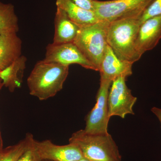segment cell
Returning <instances> with one entry per match:
<instances>
[{"instance_id": "cell-1", "label": "cell", "mask_w": 161, "mask_h": 161, "mask_svg": "<svg viewBox=\"0 0 161 161\" xmlns=\"http://www.w3.org/2000/svg\"><path fill=\"white\" fill-rule=\"evenodd\" d=\"M69 70L67 65L38 61L27 78L30 94L41 101L54 97L63 88Z\"/></svg>"}, {"instance_id": "cell-2", "label": "cell", "mask_w": 161, "mask_h": 161, "mask_svg": "<svg viewBox=\"0 0 161 161\" xmlns=\"http://www.w3.org/2000/svg\"><path fill=\"white\" fill-rule=\"evenodd\" d=\"M141 25L138 18H126L110 22L107 35L108 45L121 60L133 64L141 58L136 49Z\"/></svg>"}, {"instance_id": "cell-3", "label": "cell", "mask_w": 161, "mask_h": 161, "mask_svg": "<svg viewBox=\"0 0 161 161\" xmlns=\"http://www.w3.org/2000/svg\"><path fill=\"white\" fill-rule=\"evenodd\" d=\"M69 143L79 147L84 158L91 161H121L118 147L108 133L89 134L81 130L72 134Z\"/></svg>"}, {"instance_id": "cell-4", "label": "cell", "mask_w": 161, "mask_h": 161, "mask_svg": "<svg viewBox=\"0 0 161 161\" xmlns=\"http://www.w3.org/2000/svg\"><path fill=\"white\" fill-rule=\"evenodd\" d=\"M110 22L100 20L80 27L74 43L85 57L99 71L107 46V35Z\"/></svg>"}, {"instance_id": "cell-5", "label": "cell", "mask_w": 161, "mask_h": 161, "mask_svg": "<svg viewBox=\"0 0 161 161\" xmlns=\"http://www.w3.org/2000/svg\"><path fill=\"white\" fill-rule=\"evenodd\" d=\"M153 1L95 0L94 11L99 20L109 22L126 18H140Z\"/></svg>"}, {"instance_id": "cell-6", "label": "cell", "mask_w": 161, "mask_h": 161, "mask_svg": "<svg viewBox=\"0 0 161 161\" xmlns=\"http://www.w3.org/2000/svg\"><path fill=\"white\" fill-rule=\"evenodd\" d=\"M112 81L100 78V87L96 96V103L87 115L84 131L92 134H107L110 117L108 98Z\"/></svg>"}, {"instance_id": "cell-7", "label": "cell", "mask_w": 161, "mask_h": 161, "mask_svg": "<svg viewBox=\"0 0 161 161\" xmlns=\"http://www.w3.org/2000/svg\"><path fill=\"white\" fill-rule=\"evenodd\" d=\"M126 79L125 77H119L112 82L108 98L110 118L118 116L124 119L128 114H134L133 107L137 98L132 95L127 86Z\"/></svg>"}, {"instance_id": "cell-8", "label": "cell", "mask_w": 161, "mask_h": 161, "mask_svg": "<svg viewBox=\"0 0 161 161\" xmlns=\"http://www.w3.org/2000/svg\"><path fill=\"white\" fill-rule=\"evenodd\" d=\"M43 60L67 66L78 64L86 69L97 71L95 65L86 59L74 42L48 44Z\"/></svg>"}, {"instance_id": "cell-9", "label": "cell", "mask_w": 161, "mask_h": 161, "mask_svg": "<svg viewBox=\"0 0 161 161\" xmlns=\"http://www.w3.org/2000/svg\"><path fill=\"white\" fill-rule=\"evenodd\" d=\"M33 145L41 160L53 161H77L84 158L79 147L69 143L59 146L50 140L33 141Z\"/></svg>"}, {"instance_id": "cell-10", "label": "cell", "mask_w": 161, "mask_h": 161, "mask_svg": "<svg viewBox=\"0 0 161 161\" xmlns=\"http://www.w3.org/2000/svg\"><path fill=\"white\" fill-rule=\"evenodd\" d=\"M161 39V15L142 23L136 42V49L140 57L154 48Z\"/></svg>"}, {"instance_id": "cell-11", "label": "cell", "mask_w": 161, "mask_h": 161, "mask_svg": "<svg viewBox=\"0 0 161 161\" xmlns=\"http://www.w3.org/2000/svg\"><path fill=\"white\" fill-rule=\"evenodd\" d=\"M132 65L119 59L108 45L99 68L100 78L112 81L119 77L127 78L132 75Z\"/></svg>"}, {"instance_id": "cell-12", "label": "cell", "mask_w": 161, "mask_h": 161, "mask_svg": "<svg viewBox=\"0 0 161 161\" xmlns=\"http://www.w3.org/2000/svg\"><path fill=\"white\" fill-rule=\"evenodd\" d=\"M55 34L53 43L60 44L73 43L80 27L70 19L63 9L57 7L55 20Z\"/></svg>"}, {"instance_id": "cell-13", "label": "cell", "mask_w": 161, "mask_h": 161, "mask_svg": "<svg viewBox=\"0 0 161 161\" xmlns=\"http://www.w3.org/2000/svg\"><path fill=\"white\" fill-rule=\"evenodd\" d=\"M22 44L15 33L0 35V72L22 56Z\"/></svg>"}, {"instance_id": "cell-14", "label": "cell", "mask_w": 161, "mask_h": 161, "mask_svg": "<svg viewBox=\"0 0 161 161\" xmlns=\"http://www.w3.org/2000/svg\"><path fill=\"white\" fill-rule=\"evenodd\" d=\"M56 5L64 10L70 19L80 27L100 21L95 12L80 8L70 0H56Z\"/></svg>"}, {"instance_id": "cell-15", "label": "cell", "mask_w": 161, "mask_h": 161, "mask_svg": "<svg viewBox=\"0 0 161 161\" xmlns=\"http://www.w3.org/2000/svg\"><path fill=\"white\" fill-rule=\"evenodd\" d=\"M26 60V57L22 55L0 72V78L3 86L8 88L10 92H13L22 86Z\"/></svg>"}, {"instance_id": "cell-16", "label": "cell", "mask_w": 161, "mask_h": 161, "mask_svg": "<svg viewBox=\"0 0 161 161\" xmlns=\"http://www.w3.org/2000/svg\"><path fill=\"white\" fill-rule=\"evenodd\" d=\"M18 18L12 4L0 2V35L17 33L19 31Z\"/></svg>"}, {"instance_id": "cell-17", "label": "cell", "mask_w": 161, "mask_h": 161, "mask_svg": "<svg viewBox=\"0 0 161 161\" xmlns=\"http://www.w3.org/2000/svg\"><path fill=\"white\" fill-rule=\"evenodd\" d=\"M33 136L27 133L25 138L13 146L3 149L0 152V161H18L31 142Z\"/></svg>"}, {"instance_id": "cell-18", "label": "cell", "mask_w": 161, "mask_h": 161, "mask_svg": "<svg viewBox=\"0 0 161 161\" xmlns=\"http://www.w3.org/2000/svg\"><path fill=\"white\" fill-rule=\"evenodd\" d=\"M161 15V0H154L139 18L141 23L150 18Z\"/></svg>"}, {"instance_id": "cell-19", "label": "cell", "mask_w": 161, "mask_h": 161, "mask_svg": "<svg viewBox=\"0 0 161 161\" xmlns=\"http://www.w3.org/2000/svg\"><path fill=\"white\" fill-rule=\"evenodd\" d=\"M34 139L33 138L32 140L29 147L20 157L18 161H40L41 160L38 156L34 146Z\"/></svg>"}, {"instance_id": "cell-20", "label": "cell", "mask_w": 161, "mask_h": 161, "mask_svg": "<svg viewBox=\"0 0 161 161\" xmlns=\"http://www.w3.org/2000/svg\"><path fill=\"white\" fill-rule=\"evenodd\" d=\"M71 2L84 9L94 11L95 0H70Z\"/></svg>"}, {"instance_id": "cell-21", "label": "cell", "mask_w": 161, "mask_h": 161, "mask_svg": "<svg viewBox=\"0 0 161 161\" xmlns=\"http://www.w3.org/2000/svg\"><path fill=\"white\" fill-rule=\"evenodd\" d=\"M151 112L158 118L160 122L161 128V109L156 108V107H153L151 109Z\"/></svg>"}, {"instance_id": "cell-22", "label": "cell", "mask_w": 161, "mask_h": 161, "mask_svg": "<svg viewBox=\"0 0 161 161\" xmlns=\"http://www.w3.org/2000/svg\"><path fill=\"white\" fill-rule=\"evenodd\" d=\"M2 88H0V90ZM3 141L1 136V132H0V152L3 150Z\"/></svg>"}, {"instance_id": "cell-23", "label": "cell", "mask_w": 161, "mask_h": 161, "mask_svg": "<svg viewBox=\"0 0 161 161\" xmlns=\"http://www.w3.org/2000/svg\"><path fill=\"white\" fill-rule=\"evenodd\" d=\"M77 161H91L85 158H83L80 159L79 160H78Z\"/></svg>"}, {"instance_id": "cell-24", "label": "cell", "mask_w": 161, "mask_h": 161, "mask_svg": "<svg viewBox=\"0 0 161 161\" xmlns=\"http://www.w3.org/2000/svg\"><path fill=\"white\" fill-rule=\"evenodd\" d=\"M3 86V82H2V80L0 78V88H2Z\"/></svg>"}, {"instance_id": "cell-25", "label": "cell", "mask_w": 161, "mask_h": 161, "mask_svg": "<svg viewBox=\"0 0 161 161\" xmlns=\"http://www.w3.org/2000/svg\"><path fill=\"white\" fill-rule=\"evenodd\" d=\"M40 161H53L51 160H41Z\"/></svg>"}]
</instances>
